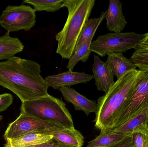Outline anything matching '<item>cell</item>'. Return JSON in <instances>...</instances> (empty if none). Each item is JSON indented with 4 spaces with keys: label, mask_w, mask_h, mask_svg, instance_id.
<instances>
[{
    "label": "cell",
    "mask_w": 148,
    "mask_h": 147,
    "mask_svg": "<svg viewBox=\"0 0 148 147\" xmlns=\"http://www.w3.org/2000/svg\"><path fill=\"white\" fill-rule=\"evenodd\" d=\"M35 61L14 57L0 62V85L11 91L22 103L48 95V85Z\"/></svg>",
    "instance_id": "obj_1"
},
{
    "label": "cell",
    "mask_w": 148,
    "mask_h": 147,
    "mask_svg": "<svg viewBox=\"0 0 148 147\" xmlns=\"http://www.w3.org/2000/svg\"><path fill=\"white\" fill-rule=\"evenodd\" d=\"M145 73L137 69L128 72L115 82L107 93L98 98L95 120L97 129L101 130L114 128L125 101Z\"/></svg>",
    "instance_id": "obj_2"
},
{
    "label": "cell",
    "mask_w": 148,
    "mask_h": 147,
    "mask_svg": "<svg viewBox=\"0 0 148 147\" xmlns=\"http://www.w3.org/2000/svg\"><path fill=\"white\" fill-rule=\"evenodd\" d=\"M95 0H64L62 7L68 10V16L62 30L56 35L58 43L56 53L69 59L73 54L84 26L88 20Z\"/></svg>",
    "instance_id": "obj_3"
},
{
    "label": "cell",
    "mask_w": 148,
    "mask_h": 147,
    "mask_svg": "<svg viewBox=\"0 0 148 147\" xmlns=\"http://www.w3.org/2000/svg\"><path fill=\"white\" fill-rule=\"evenodd\" d=\"M65 103L48 95L22 103L21 113L45 122L53 123L66 129H73V121Z\"/></svg>",
    "instance_id": "obj_4"
},
{
    "label": "cell",
    "mask_w": 148,
    "mask_h": 147,
    "mask_svg": "<svg viewBox=\"0 0 148 147\" xmlns=\"http://www.w3.org/2000/svg\"><path fill=\"white\" fill-rule=\"evenodd\" d=\"M146 36V34H139L135 32L109 33L100 35L92 41L90 50L102 57L108 54L123 53L135 49Z\"/></svg>",
    "instance_id": "obj_5"
},
{
    "label": "cell",
    "mask_w": 148,
    "mask_h": 147,
    "mask_svg": "<svg viewBox=\"0 0 148 147\" xmlns=\"http://www.w3.org/2000/svg\"><path fill=\"white\" fill-rule=\"evenodd\" d=\"M65 129L59 124L41 121L21 113L15 121L9 124L3 137L5 140L7 141L32 132H39L51 135L56 131Z\"/></svg>",
    "instance_id": "obj_6"
},
{
    "label": "cell",
    "mask_w": 148,
    "mask_h": 147,
    "mask_svg": "<svg viewBox=\"0 0 148 147\" xmlns=\"http://www.w3.org/2000/svg\"><path fill=\"white\" fill-rule=\"evenodd\" d=\"M36 22V11L23 3L20 6L8 5L0 17V26L9 33L21 30L29 31Z\"/></svg>",
    "instance_id": "obj_7"
},
{
    "label": "cell",
    "mask_w": 148,
    "mask_h": 147,
    "mask_svg": "<svg viewBox=\"0 0 148 147\" xmlns=\"http://www.w3.org/2000/svg\"><path fill=\"white\" fill-rule=\"evenodd\" d=\"M147 108L148 72H145L142 79L133 89L125 101L117 117L114 129Z\"/></svg>",
    "instance_id": "obj_8"
},
{
    "label": "cell",
    "mask_w": 148,
    "mask_h": 147,
    "mask_svg": "<svg viewBox=\"0 0 148 147\" xmlns=\"http://www.w3.org/2000/svg\"><path fill=\"white\" fill-rule=\"evenodd\" d=\"M94 79V76L84 72H65L45 78L49 86L58 90L62 87L69 86L81 83H86Z\"/></svg>",
    "instance_id": "obj_9"
},
{
    "label": "cell",
    "mask_w": 148,
    "mask_h": 147,
    "mask_svg": "<svg viewBox=\"0 0 148 147\" xmlns=\"http://www.w3.org/2000/svg\"><path fill=\"white\" fill-rule=\"evenodd\" d=\"M92 70L97 90L104 91L106 94L114 84V74L99 56L95 55Z\"/></svg>",
    "instance_id": "obj_10"
},
{
    "label": "cell",
    "mask_w": 148,
    "mask_h": 147,
    "mask_svg": "<svg viewBox=\"0 0 148 147\" xmlns=\"http://www.w3.org/2000/svg\"><path fill=\"white\" fill-rule=\"evenodd\" d=\"M148 108L134 116L112 131L126 135L139 132L148 134Z\"/></svg>",
    "instance_id": "obj_11"
},
{
    "label": "cell",
    "mask_w": 148,
    "mask_h": 147,
    "mask_svg": "<svg viewBox=\"0 0 148 147\" xmlns=\"http://www.w3.org/2000/svg\"><path fill=\"white\" fill-rule=\"evenodd\" d=\"M60 90L64 99L72 104L76 110H82L87 116L90 113L96 112L97 103L95 101L89 100L68 86L61 87Z\"/></svg>",
    "instance_id": "obj_12"
},
{
    "label": "cell",
    "mask_w": 148,
    "mask_h": 147,
    "mask_svg": "<svg viewBox=\"0 0 148 147\" xmlns=\"http://www.w3.org/2000/svg\"><path fill=\"white\" fill-rule=\"evenodd\" d=\"M105 19L107 27L113 33H121L127 25L123 12L122 3L119 0H110Z\"/></svg>",
    "instance_id": "obj_13"
},
{
    "label": "cell",
    "mask_w": 148,
    "mask_h": 147,
    "mask_svg": "<svg viewBox=\"0 0 148 147\" xmlns=\"http://www.w3.org/2000/svg\"><path fill=\"white\" fill-rule=\"evenodd\" d=\"M105 62L110 70L120 79L125 73L130 71L136 70V66L130 60L123 56L122 53H110L108 54Z\"/></svg>",
    "instance_id": "obj_14"
},
{
    "label": "cell",
    "mask_w": 148,
    "mask_h": 147,
    "mask_svg": "<svg viewBox=\"0 0 148 147\" xmlns=\"http://www.w3.org/2000/svg\"><path fill=\"white\" fill-rule=\"evenodd\" d=\"M52 135L39 132L26 134L14 140L6 141L4 147H28L42 144L53 139Z\"/></svg>",
    "instance_id": "obj_15"
},
{
    "label": "cell",
    "mask_w": 148,
    "mask_h": 147,
    "mask_svg": "<svg viewBox=\"0 0 148 147\" xmlns=\"http://www.w3.org/2000/svg\"><path fill=\"white\" fill-rule=\"evenodd\" d=\"M9 32L0 37V60L9 59L24 49L21 41L17 38L12 37Z\"/></svg>",
    "instance_id": "obj_16"
},
{
    "label": "cell",
    "mask_w": 148,
    "mask_h": 147,
    "mask_svg": "<svg viewBox=\"0 0 148 147\" xmlns=\"http://www.w3.org/2000/svg\"><path fill=\"white\" fill-rule=\"evenodd\" d=\"M51 135L58 143L68 147H82L84 143L83 136L75 128L58 130Z\"/></svg>",
    "instance_id": "obj_17"
},
{
    "label": "cell",
    "mask_w": 148,
    "mask_h": 147,
    "mask_svg": "<svg viewBox=\"0 0 148 147\" xmlns=\"http://www.w3.org/2000/svg\"><path fill=\"white\" fill-rule=\"evenodd\" d=\"M126 136L114 133L112 129H102L100 135L89 142L86 147H110L120 142Z\"/></svg>",
    "instance_id": "obj_18"
},
{
    "label": "cell",
    "mask_w": 148,
    "mask_h": 147,
    "mask_svg": "<svg viewBox=\"0 0 148 147\" xmlns=\"http://www.w3.org/2000/svg\"><path fill=\"white\" fill-rule=\"evenodd\" d=\"M94 36L90 37L84 41L77 48L75 49L73 55L69 59L66 68L70 71H73L75 66L79 61L86 62L88 59L92 52L90 50V46Z\"/></svg>",
    "instance_id": "obj_19"
},
{
    "label": "cell",
    "mask_w": 148,
    "mask_h": 147,
    "mask_svg": "<svg viewBox=\"0 0 148 147\" xmlns=\"http://www.w3.org/2000/svg\"><path fill=\"white\" fill-rule=\"evenodd\" d=\"M106 13L107 10L102 12L100 16L97 18L87 20L78 37L75 48L78 47L84 41L87 40L90 37L94 36L99 25L105 19Z\"/></svg>",
    "instance_id": "obj_20"
},
{
    "label": "cell",
    "mask_w": 148,
    "mask_h": 147,
    "mask_svg": "<svg viewBox=\"0 0 148 147\" xmlns=\"http://www.w3.org/2000/svg\"><path fill=\"white\" fill-rule=\"evenodd\" d=\"M64 0H25L23 3H28L34 7L35 11L41 12L45 11L48 12H54L62 8Z\"/></svg>",
    "instance_id": "obj_21"
},
{
    "label": "cell",
    "mask_w": 148,
    "mask_h": 147,
    "mask_svg": "<svg viewBox=\"0 0 148 147\" xmlns=\"http://www.w3.org/2000/svg\"><path fill=\"white\" fill-rule=\"evenodd\" d=\"M130 59L138 67V70L148 72V46L139 45L135 49Z\"/></svg>",
    "instance_id": "obj_22"
},
{
    "label": "cell",
    "mask_w": 148,
    "mask_h": 147,
    "mask_svg": "<svg viewBox=\"0 0 148 147\" xmlns=\"http://www.w3.org/2000/svg\"><path fill=\"white\" fill-rule=\"evenodd\" d=\"M131 136V147H148V134L139 132L132 134Z\"/></svg>",
    "instance_id": "obj_23"
},
{
    "label": "cell",
    "mask_w": 148,
    "mask_h": 147,
    "mask_svg": "<svg viewBox=\"0 0 148 147\" xmlns=\"http://www.w3.org/2000/svg\"><path fill=\"white\" fill-rule=\"evenodd\" d=\"M14 98L9 93L0 94V112L6 110L13 103Z\"/></svg>",
    "instance_id": "obj_24"
},
{
    "label": "cell",
    "mask_w": 148,
    "mask_h": 147,
    "mask_svg": "<svg viewBox=\"0 0 148 147\" xmlns=\"http://www.w3.org/2000/svg\"><path fill=\"white\" fill-rule=\"evenodd\" d=\"M28 147H69L66 146H63L58 143L57 141L52 139L50 140L47 142H44L42 144L39 145H35V146H32Z\"/></svg>",
    "instance_id": "obj_25"
},
{
    "label": "cell",
    "mask_w": 148,
    "mask_h": 147,
    "mask_svg": "<svg viewBox=\"0 0 148 147\" xmlns=\"http://www.w3.org/2000/svg\"><path fill=\"white\" fill-rule=\"evenodd\" d=\"M132 142L131 135H127L120 142L110 147H131Z\"/></svg>",
    "instance_id": "obj_26"
},
{
    "label": "cell",
    "mask_w": 148,
    "mask_h": 147,
    "mask_svg": "<svg viewBox=\"0 0 148 147\" xmlns=\"http://www.w3.org/2000/svg\"><path fill=\"white\" fill-rule=\"evenodd\" d=\"M147 36L145 37V39L143 40L141 43L140 45H143L147 46H148V33H146Z\"/></svg>",
    "instance_id": "obj_27"
},
{
    "label": "cell",
    "mask_w": 148,
    "mask_h": 147,
    "mask_svg": "<svg viewBox=\"0 0 148 147\" xmlns=\"http://www.w3.org/2000/svg\"><path fill=\"white\" fill-rule=\"evenodd\" d=\"M3 118V117L2 116L0 115V122L2 120Z\"/></svg>",
    "instance_id": "obj_28"
},
{
    "label": "cell",
    "mask_w": 148,
    "mask_h": 147,
    "mask_svg": "<svg viewBox=\"0 0 148 147\" xmlns=\"http://www.w3.org/2000/svg\"><path fill=\"white\" fill-rule=\"evenodd\" d=\"M147 125H148V121Z\"/></svg>",
    "instance_id": "obj_29"
}]
</instances>
